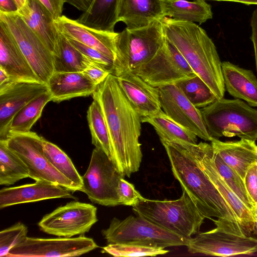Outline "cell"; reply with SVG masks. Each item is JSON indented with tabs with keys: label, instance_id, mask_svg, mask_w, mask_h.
<instances>
[{
	"label": "cell",
	"instance_id": "1",
	"mask_svg": "<svg viewBox=\"0 0 257 257\" xmlns=\"http://www.w3.org/2000/svg\"><path fill=\"white\" fill-rule=\"evenodd\" d=\"M100 104L111 147V160L118 171L130 178L139 171L143 154L139 138L141 118L122 92L112 74L92 94Z\"/></svg>",
	"mask_w": 257,
	"mask_h": 257
},
{
	"label": "cell",
	"instance_id": "2",
	"mask_svg": "<svg viewBox=\"0 0 257 257\" xmlns=\"http://www.w3.org/2000/svg\"><path fill=\"white\" fill-rule=\"evenodd\" d=\"M161 142L168 155L174 177L205 218L212 220L221 230L247 236L229 203L199 165L190 143L182 141Z\"/></svg>",
	"mask_w": 257,
	"mask_h": 257
},
{
	"label": "cell",
	"instance_id": "3",
	"mask_svg": "<svg viewBox=\"0 0 257 257\" xmlns=\"http://www.w3.org/2000/svg\"><path fill=\"white\" fill-rule=\"evenodd\" d=\"M161 21L166 39L175 46L217 99L223 98L225 88L222 62L215 45L206 31L194 23L168 17Z\"/></svg>",
	"mask_w": 257,
	"mask_h": 257
},
{
	"label": "cell",
	"instance_id": "4",
	"mask_svg": "<svg viewBox=\"0 0 257 257\" xmlns=\"http://www.w3.org/2000/svg\"><path fill=\"white\" fill-rule=\"evenodd\" d=\"M132 207L136 215L187 238L199 232L205 218L184 190L179 199L159 200L144 198Z\"/></svg>",
	"mask_w": 257,
	"mask_h": 257
},
{
	"label": "cell",
	"instance_id": "5",
	"mask_svg": "<svg viewBox=\"0 0 257 257\" xmlns=\"http://www.w3.org/2000/svg\"><path fill=\"white\" fill-rule=\"evenodd\" d=\"M166 40L161 20L136 29L126 28L114 40L115 57L112 74L119 77L135 73L148 62Z\"/></svg>",
	"mask_w": 257,
	"mask_h": 257
},
{
	"label": "cell",
	"instance_id": "6",
	"mask_svg": "<svg viewBox=\"0 0 257 257\" xmlns=\"http://www.w3.org/2000/svg\"><path fill=\"white\" fill-rule=\"evenodd\" d=\"M200 110L212 138L257 140V110L242 100L222 98Z\"/></svg>",
	"mask_w": 257,
	"mask_h": 257
},
{
	"label": "cell",
	"instance_id": "7",
	"mask_svg": "<svg viewBox=\"0 0 257 257\" xmlns=\"http://www.w3.org/2000/svg\"><path fill=\"white\" fill-rule=\"evenodd\" d=\"M130 215L123 220L114 217L101 233L108 244L137 242L165 248L187 246L190 238L178 235L151 222L144 217Z\"/></svg>",
	"mask_w": 257,
	"mask_h": 257
},
{
	"label": "cell",
	"instance_id": "8",
	"mask_svg": "<svg viewBox=\"0 0 257 257\" xmlns=\"http://www.w3.org/2000/svg\"><path fill=\"white\" fill-rule=\"evenodd\" d=\"M82 177L80 191L91 202L105 206L120 205L118 186L120 179L124 177L102 150H93L88 167Z\"/></svg>",
	"mask_w": 257,
	"mask_h": 257
},
{
	"label": "cell",
	"instance_id": "9",
	"mask_svg": "<svg viewBox=\"0 0 257 257\" xmlns=\"http://www.w3.org/2000/svg\"><path fill=\"white\" fill-rule=\"evenodd\" d=\"M43 137L37 133H28L8 136L5 141L28 168L29 178L52 182L72 192L79 191L75 184L59 172L46 158L43 150Z\"/></svg>",
	"mask_w": 257,
	"mask_h": 257
},
{
	"label": "cell",
	"instance_id": "10",
	"mask_svg": "<svg viewBox=\"0 0 257 257\" xmlns=\"http://www.w3.org/2000/svg\"><path fill=\"white\" fill-rule=\"evenodd\" d=\"M0 22L13 36L39 80L47 84L54 72L52 53L17 12H0Z\"/></svg>",
	"mask_w": 257,
	"mask_h": 257
},
{
	"label": "cell",
	"instance_id": "11",
	"mask_svg": "<svg viewBox=\"0 0 257 257\" xmlns=\"http://www.w3.org/2000/svg\"><path fill=\"white\" fill-rule=\"evenodd\" d=\"M97 220L95 206L74 201L46 214L38 225L41 230L47 234L72 237L88 232Z\"/></svg>",
	"mask_w": 257,
	"mask_h": 257
},
{
	"label": "cell",
	"instance_id": "12",
	"mask_svg": "<svg viewBox=\"0 0 257 257\" xmlns=\"http://www.w3.org/2000/svg\"><path fill=\"white\" fill-rule=\"evenodd\" d=\"M134 74L157 88L196 74L180 52L166 39L155 55Z\"/></svg>",
	"mask_w": 257,
	"mask_h": 257
},
{
	"label": "cell",
	"instance_id": "13",
	"mask_svg": "<svg viewBox=\"0 0 257 257\" xmlns=\"http://www.w3.org/2000/svg\"><path fill=\"white\" fill-rule=\"evenodd\" d=\"M98 247L92 238L82 235L53 238L27 236L22 242L13 247L6 257L77 256Z\"/></svg>",
	"mask_w": 257,
	"mask_h": 257
},
{
	"label": "cell",
	"instance_id": "14",
	"mask_svg": "<svg viewBox=\"0 0 257 257\" xmlns=\"http://www.w3.org/2000/svg\"><path fill=\"white\" fill-rule=\"evenodd\" d=\"M187 247L188 252L193 254L222 257L249 255L257 252V238L240 236L216 227L190 238Z\"/></svg>",
	"mask_w": 257,
	"mask_h": 257
},
{
	"label": "cell",
	"instance_id": "15",
	"mask_svg": "<svg viewBox=\"0 0 257 257\" xmlns=\"http://www.w3.org/2000/svg\"><path fill=\"white\" fill-rule=\"evenodd\" d=\"M190 147L201 169L229 203L246 235L250 236L254 231L253 215L218 173L212 159L213 148L211 145L200 142L195 144L190 143Z\"/></svg>",
	"mask_w": 257,
	"mask_h": 257
},
{
	"label": "cell",
	"instance_id": "16",
	"mask_svg": "<svg viewBox=\"0 0 257 257\" xmlns=\"http://www.w3.org/2000/svg\"><path fill=\"white\" fill-rule=\"evenodd\" d=\"M158 88L163 111L198 137L211 142L213 138L207 130L200 109L195 107L175 84Z\"/></svg>",
	"mask_w": 257,
	"mask_h": 257
},
{
	"label": "cell",
	"instance_id": "17",
	"mask_svg": "<svg viewBox=\"0 0 257 257\" xmlns=\"http://www.w3.org/2000/svg\"><path fill=\"white\" fill-rule=\"evenodd\" d=\"M48 91L40 81H16L0 86V140L7 139L16 113L33 99Z\"/></svg>",
	"mask_w": 257,
	"mask_h": 257
},
{
	"label": "cell",
	"instance_id": "18",
	"mask_svg": "<svg viewBox=\"0 0 257 257\" xmlns=\"http://www.w3.org/2000/svg\"><path fill=\"white\" fill-rule=\"evenodd\" d=\"M71 191L60 185L44 180L0 190V209L20 204L54 198H72Z\"/></svg>",
	"mask_w": 257,
	"mask_h": 257
},
{
	"label": "cell",
	"instance_id": "19",
	"mask_svg": "<svg viewBox=\"0 0 257 257\" xmlns=\"http://www.w3.org/2000/svg\"><path fill=\"white\" fill-rule=\"evenodd\" d=\"M54 23L60 34L95 49L114 60V40L117 33L95 30L63 15Z\"/></svg>",
	"mask_w": 257,
	"mask_h": 257
},
{
	"label": "cell",
	"instance_id": "20",
	"mask_svg": "<svg viewBox=\"0 0 257 257\" xmlns=\"http://www.w3.org/2000/svg\"><path fill=\"white\" fill-rule=\"evenodd\" d=\"M17 13L42 41L53 56H57L60 34L50 12L39 0H26Z\"/></svg>",
	"mask_w": 257,
	"mask_h": 257
},
{
	"label": "cell",
	"instance_id": "21",
	"mask_svg": "<svg viewBox=\"0 0 257 257\" xmlns=\"http://www.w3.org/2000/svg\"><path fill=\"white\" fill-rule=\"evenodd\" d=\"M116 77L124 95L141 118L155 114L162 109L158 88L134 73Z\"/></svg>",
	"mask_w": 257,
	"mask_h": 257
},
{
	"label": "cell",
	"instance_id": "22",
	"mask_svg": "<svg viewBox=\"0 0 257 257\" xmlns=\"http://www.w3.org/2000/svg\"><path fill=\"white\" fill-rule=\"evenodd\" d=\"M0 68L6 72L12 81L41 82L13 36L1 22H0Z\"/></svg>",
	"mask_w": 257,
	"mask_h": 257
},
{
	"label": "cell",
	"instance_id": "23",
	"mask_svg": "<svg viewBox=\"0 0 257 257\" xmlns=\"http://www.w3.org/2000/svg\"><path fill=\"white\" fill-rule=\"evenodd\" d=\"M210 144L213 151L243 181L249 167L257 163V145L254 141L240 139L238 141L222 142L213 138Z\"/></svg>",
	"mask_w": 257,
	"mask_h": 257
},
{
	"label": "cell",
	"instance_id": "24",
	"mask_svg": "<svg viewBox=\"0 0 257 257\" xmlns=\"http://www.w3.org/2000/svg\"><path fill=\"white\" fill-rule=\"evenodd\" d=\"M164 15V0H121L118 13V22L128 29L147 27Z\"/></svg>",
	"mask_w": 257,
	"mask_h": 257
},
{
	"label": "cell",
	"instance_id": "25",
	"mask_svg": "<svg viewBox=\"0 0 257 257\" xmlns=\"http://www.w3.org/2000/svg\"><path fill=\"white\" fill-rule=\"evenodd\" d=\"M47 84L51 101L56 102L92 95L98 86L82 72H54Z\"/></svg>",
	"mask_w": 257,
	"mask_h": 257
},
{
	"label": "cell",
	"instance_id": "26",
	"mask_svg": "<svg viewBox=\"0 0 257 257\" xmlns=\"http://www.w3.org/2000/svg\"><path fill=\"white\" fill-rule=\"evenodd\" d=\"M222 70L225 88L230 95L257 106V78L253 72L228 61L222 62Z\"/></svg>",
	"mask_w": 257,
	"mask_h": 257
},
{
	"label": "cell",
	"instance_id": "27",
	"mask_svg": "<svg viewBox=\"0 0 257 257\" xmlns=\"http://www.w3.org/2000/svg\"><path fill=\"white\" fill-rule=\"evenodd\" d=\"M121 0H94L90 7L76 20L90 28L114 32L118 22V13Z\"/></svg>",
	"mask_w": 257,
	"mask_h": 257
},
{
	"label": "cell",
	"instance_id": "28",
	"mask_svg": "<svg viewBox=\"0 0 257 257\" xmlns=\"http://www.w3.org/2000/svg\"><path fill=\"white\" fill-rule=\"evenodd\" d=\"M164 15L177 21L200 25L213 17L211 6L205 0H164Z\"/></svg>",
	"mask_w": 257,
	"mask_h": 257
},
{
	"label": "cell",
	"instance_id": "29",
	"mask_svg": "<svg viewBox=\"0 0 257 257\" xmlns=\"http://www.w3.org/2000/svg\"><path fill=\"white\" fill-rule=\"evenodd\" d=\"M142 122L152 125L160 141H182L197 144V136L168 116L162 109L156 114L141 118Z\"/></svg>",
	"mask_w": 257,
	"mask_h": 257
},
{
	"label": "cell",
	"instance_id": "30",
	"mask_svg": "<svg viewBox=\"0 0 257 257\" xmlns=\"http://www.w3.org/2000/svg\"><path fill=\"white\" fill-rule=\"evenodd\" d=\"M51 100V95L48 90L23 107L13 117L8 136L30 132L34 123L41 117L45 106Z\"/></svg>",
	"mask_w": 257,
	"mask_h": 257
},
{
	"label": "cell",
	"instance_id": "31",
	"mask_svg": "<svg viewBox=\"0 0 257 257\" xmlns=\"http://www.w3.org/2000/svg\"><path fill=\"white\" fill-rule=\"evenodd\" d=\"M29 177L27 167L5 140H0V185L10 186Z\"/></svg>",
	"mask_w": 257,
	"mask_h": 257
},
{
	"label": "cell",
	"instance_id": "32",
	"mask_svg": "<svg viewBox=\"0 0 257 257\" xmlns=\"http://www.w3.org/2000/svg\"><path fill=\"white\" fill-rule=\"evenodd\" d=\"M92 61L60 34L59 54L53 56L54 72L83 71Z\"/></svg>",
	"mask_w": 257,
	"mask_h": 257
},
{
	"label": "cell",
	"instance_id": "33",
	"mask_svg": "<svg viewBox=\"0 0 257 257\" xmlns=\"http://www.w3.org/2000/svg\"><path fill=\"white\" fill-rule=\"evenodd\" d=\"M92 144L102 150L111 160L112 151L109 132L102 109L99 102L93 99L87 111Z\"/></svg>",
	"mask_w": 257,
	"mask_h": 257
},
{
	"label": "cell",
	"instance_id": "34",
	"mask_svg": "<svg viewBox=\"0 0 257 257\" xmlns=\"http://www.w3.org/2000/svg\"><path fill=\"white\" fill-rule=\"evenodd\" d=\"M44 154L50 163L59 172L73 182L81 191L83 186L82 177L79 174L70 158L57 146L42 140Z\"/></svg>",
	"mask_w": 257,
	"mask_h": 257
},
{
	"label": "cell",
	"instance_id": "35",
	"mask_svg": "<svg viewBox=\"0 0 257 257\" xmlns=\"http://www.w3.org/2000/svg\"><path fill=\"white\" fill-rule=\"evenodd\" d=\"M175 84L198 108L205 107L217 99L208 85L196 74L180 80Z\"/></svg>",
	"mask_w": 257,
	"mask_h": 257
},
{
	"label": "cell",
	"instance_id": "36",
	"mask_svg": "<svg viewBox=\"0 0 257 257\" xmlns=\"http://www.w3.org/2000/svg\"><path fill=\"white\" fill-rule=\"evenodd\" d=\"M212 159L220 176L253 215L255 209L246 189L244 181L233 169L224 162L220 156L213 150Z\"/></svg>",
	"mask_w": 257,
	"mask_h": 257
},
{
	"label": "cell",
	"instance_id": "37",
	"mask_svg": "<svg viewBox=\"0 0 257 257\" xmlns=\"http://www.w3.org/2000/svg\"><path fill=\"white\" fill-rule=\"evenodd\" d=\"M169 251L162 247L137 242L109 243L102 247V252L118 257L157 256Z\"/></svg>",
	"mask_w": 257,
	"mask_h": 257
},
{
	"label": "cell",
	"instance_id": "38",
	"mask_svg": "<svg viewBox=\"0 0 257 257\" xmlns=\"http://www.w3.org/2000/svg\"><path fill=\"white\" fill-rule=\"evenodd\" d=\"M28 228L18 222L0 232V256H7L10 250L27 237Z\"/></svg>",
	"mask_w": 257,
	"mask_h": 257
},
{
	"label": "cell",
	"instance_id": "39",
	"mask_svg": "<svg viewBox=\"0 0 257 257\" xmlns=\"http://www.w3.org/2000/svg\"><path fill=\"white\" fill-rule=\"evenodd\" d=\"M68 39V38H67ZM72 45L92 62L100 65L112 73L114 60L98 50L87 46L81 42L68 39Z\"/></svg>",
	"mask_w": 257,
	"mask_h": 257
},
{
	"label": "cell",
	"instance_id": "40",
	"mask_svg": "<svg viewBox=\"0 0 257 257\" xmlns=\"http://www.w3.org/2000/svg\"><path fill=\"white\" fill-rule=\"evenodd\" d=\"M118 196L120 205L133 206L144 197L135 188L134 185L124 180L120 179L118 186Z\"/></svg>",
	"mask_w": 257,
	"mask_h": 257
},
{
	"label": "cell",
	"instance_id": "41",
	"mask_svg": "<svg viewBox=\"0 0 257 257\" xmlns=\"http://www.w3.org/2000/svg\"><path fill=\"white\" fill-rule=\"evenodd\" d=\"M246 189L251 199L255 209H257V163L248 169L244 178Z\"/></svg>",
	"mask_w": 257,
	"mask_h": 257
},
{
	"label": "cell",
	"instance_id": "42",
	"mask_svg": "<svg viewBox=\"0 0 257 257\" xmlns=\"http://www.w3.org/2000/svg\"><path fill=\"white\" fill-rule=\"evenodd\" d=\"M82 72L97 85L102 83L109 74H111L108 70L93 62Z\"/></svg>",
	"mask_w": 257,
	"mask_h": 257
},
{
	"label": "cell",
	"instance_id": "43",
	"mask_svg": "<svg viewBox=\"0 0 257 257\" xmlns=\"http://www.w3.org/2000/svg\"><path fill=\"white\" fill-rule=\"evenodd\" d=\"M50 12L54 20L62 16L65 0H39Z\"/></svg>",
	"mask_w": 257,
	"mask_h": 257
},
{
	"label": "cell",
	"instance_id": "44",
	"mask_svg": "<svg viewBox=\"0 0 257 257\" xmlns=\"http://www.w3.org/2000/svg\"><path fill=\"white\" fill-rule=\"evenodd\" d=\"M250 24L251 29L250 39L254 47L255 66L257 71V8L252 13Z\"/></svg>",
	"mask_w": 257,
	"mask_h": 257
},
{
	"label": "cell",
	"instance_id": "45",
	"mask_svg": "<svg viewBox=\"0 0 257 257\" xmlns=\"http://www.w3.org/2000/svg\"><path fill=\"white\" fill-rule=\"evenodd\" d=\"M18 10L15 0H0V12L11 13L17 12Z\"/></svg>",
	"mask_w": 257,
	"mask_h": 257
},
{
	"label": "cell",
	"instance_id": "46",
	"mask_svg": "<svg viewBox=\"0 0 257 257\" xmlns=\"http://www.w3.org/2000/svg\"><path fill=\"white\" fill-rule=\"evenodd\" d=\"M94 0H65L78 10L86 12L91 6Z\"/></svg>",
	"mask_w": 257,
	"mask_h": 257
},
{
	"label": "cell",
	"instance_id": "47",
	"mask_svg": "<svg viewBox=\"0 0 257 257\" xmlns=\"http://www.w3.org/2000/svg\"><path fill=\"white\" fill-rule=\"evenodd\" d=\"M10 81H12L11 80L9 76L4 69L0 68V86L8 83Z\"/></svg>",
	"mask_w": 257,
	"mask_h": 257
},
{
	"label": "cell",
	"instance_id": "48",
	"mask_svg": "<svg viewBox=\"0 0 257 257\" xmlns=\"http://www.w3.org/2000/svg\"><path fill=\"white\" fill-rule=\"evenodd\" d=\"M205 1H224V2H232L239 3L246 5H257V0H205Z\"/></svg>",
	"mask_w": 257,
	"mask_h": 257
},
{
	"label": "cell",
	"instance_id": "49",
	"mask_svg": "<svg viewBox=\"0 0 257 257\" xmlns=\"http://www.w3.org/2000/svg\"><path fill=\"white\" fill-rule=\"evenodd\" d=\"M15 1L17 4L19 9L24 5L26 0H15Z\"/></svg>",
	"mask_w": 257,
	"mask_h": 257
},
{
	"label": "cell",
	"instance_id": "50",
	"mask_svg": "<svg viewBox=\"0 0 257 257\" xmlns=\"http://www.w3.org/2000/svg\"><path fill=\"white\" fill-rule=\"evenodd\" d=\"M254 231L257 234V215H254Z\"/></svg>",
	"mask_w": 257,
	"mask_h": 257
},
{
	"label": "cell",
	"instance_id": "51",
	"mask_svg": "<svg viewBox=\"0 0 257 257\" xmlns=\"http://www.w3.org/2000/svg\"><path fill=\"white\" fill-rule=\"evenodd\" d=\"M257 215V209H256L255 210V212L253 213V217H254V215Z\"/></svg>",
	"mask_w": 257,
	"mask_h": 257
},
{
	"label": "cell",
	"instance_id": "52",
	"mask_svg": "<svg viewBox=\"0 0 257 257\" xmlns=\"http://www.w3.org/2000/svg\"></svg>",
	"mask_w": 257,
	"mask_h": 257
}]
</instances>
